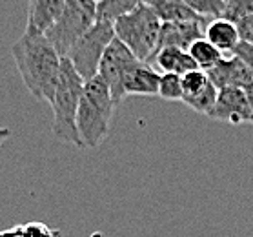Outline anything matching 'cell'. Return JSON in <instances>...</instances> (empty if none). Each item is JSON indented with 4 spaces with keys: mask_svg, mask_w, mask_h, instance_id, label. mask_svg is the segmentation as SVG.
<instances>
[{
    "mask_svg": "<svg viewBox=\"0 0 253 237\" xmlns=\"http://www.w3.org/2000/svg\"><path fill=\"white\" fill-rule=\"evenodd\" d=\"M11 55L28 92L39 100L51 102L62 57L46 35L24 31V35L11 46Z\"/></svg>",
    "mask_w": 253,
    "mask_h": 237,
    "instance_id": "obj_1",
    "label": "cell"
},
{
    "mask_svg": "<svg viewBox=\"0 0 253 237\" xmlns=\"http://www.w3.org/2000/svg\"><path fill=\"white\" fill-rule=\"evenodd\" d=\"M115 100L111 97L108 84L100 77H93L84 82L79 113L77 132L82 148H98L110 135L111 121L115 115Z\"/></svg>",
    "mask_w": 253,
    "mask_h": 237,
    "instance_id": "obj_2",
    "label": "cell"
},
{
    "mask_svg": "<svg viewBox=\"0 0 253 237\" xmlns=\"http://www.w3.org/2000/svg\"><path fill=\"white\" fill-rule=\"evenodd\" d=\"M84 79L75 71L68 58H62L58 82L51 98L53 108V135L64 144L82 148L81 137L77 132V113L81 104Z\"/></svg>",
    "mask_w": 253,
    "mask_h": 237,
    "instance_id": "obj_3",
    "label": "cell"
},
{
    "mask_svg": "<svg viewBox=\"0 0 253 237\" xmlns=\"http://www.w3.org/2000/svg\"><path fill=\"white\" fill-rule=\"evenodd\" d=\"M161 26V18L148 4H140L113 20L115 37L142 62H150L155 55Z\"/></svg>",
    "mask_w": 253,
    "mask_h": 237,
    "instance_id": "obj_4",
    "label": "cell"
},
{
    "mask_svg": "<svg viewBox=\"0 0 253 237\" xmlns=\"http://www.w3.org/2000/svg\"><path fill=\"white\" fill-rule=\"evenodd\" d=\"M97 0H66L58 18L44 33L62 58H66L73 44L97 22Z\"/></svg>",
    "mask_w": 253,
    "mask_h": 237,
    "instance_id": "obj_5",
    "label": "cell"
},
{
    "mask_svg": "<svg viewBox=\"0 0 253 237\" xmlns=\"http://www.w3.org/2000/svg\"><path fill=\"white\" fill-rule=\"evenodd\" d=\"M113 39H115L113 22L97 20L73 44L66 58L71 62V66L75 68V71L84 81H89V79L98 75V66H100L102 55Z\"/></svg>",
    "mask_w": 253,
    "mask_h": 237,
    "instance_id": "obj_6",
    "label": "cell"
},
{
    "mask_svg": "<svg viewBox=\"0 0 253 237\" xmlns=\"http://www.w3.org/2000/svg\"><path fill=\"white\" fill-rule=\"evenodd\" d=\"M135 62H138V58L117 37L104 51L100 66H98V77L108 84L115 104H121L126 98L122 93V81Z\"/></svg>",
    "mask_w": 253,
    "mask_h": 237,
    "instance_id": "obj_7",
    "label": "cell"
},
{
    "mask_svg": "<svg viewBox=\"0 0 253 237\" xmlns=\"http://www.w3.org/2000/svg\"><path fill=\"white\" fill-rule=\"evenodd\" d=\"M210 117L215 121L231 122V124L252 122V111H250L244 90H239V88L219 90V97Z\"/></svg>",
    "mask_w": 253,
    "mask_h": 237,
    "instance_id": "obj_8",
    "label": "cell"
},
{
    "mask_svg": "<svg viewBox=\"0 0 253 237\" xmlns=\"http://www.w3.org/2000/svg\"><path fill=\"white\" fill-rule=\"evenodd\" d=\"M208 79L217 90H226V88H239L246 90L253 82V75L250 73L244 62L235 55L224 57L217 66L206 71Z\"/></svg>",
    "mask_w": 253,
    "mask_h": 237,
    "instance_id": "obj_9",
    "label": "cell"
},
{
    "mask_svg": "<svg viewBox=\"0 0 253 237\" xmlns=\"http://www.w3.org/2000/svg\"><path fill=\"white\" fill-rule=\"evenodd\" d=\"M208 22L190 20V22H164L159 33L157 51L162 47H180L186 49L199 39H204V26ZM155 51V53H157Z\"/></svg>",
    "mask_w": 253,
    "mask_h": 237,
    "instance_id": "obj_10",
    "label": "cell"
},
{
    "mask_svg": "<svg viewBox=\"0 0 253 237\" xmlns=\"http://www.w3.org/2000/svg\"><path fill=\"white\" fill-rule=\"evenodd\" d=\"M161 73L150 62L138 60L129 68L122 81V93L127 95H142V97H155L159 92Z\"/></svg>",
    "mask_w": 253,
    "mask_h": 237,
    "instance_id": "obj_11",
    "label": "cell"
},
{
    "mask_svg": "<svg viewBox=\"0 0 253 237\" xmlns=\"http://www.w3.org/2000/svg\"><path fill=\"white\" fill-rule=\"evenodd\" d=\"M66 0H28V26L26 31L46 33L58 18Z\"/></svg>",
    "mask_w": 253,
    "mask_h": 237,
    "instance_id": "obj_12",
    "label": "cell"
},
{
    "mask_svg": "<svg viewBox=\"0 0 253 237\" xmlns=\"http://www.w3.org/2000/svg\"><path fill=\"white\" fill-rule=\"evenodd\" d=\"M150 64L159 73H175L178 77L186 75L188 71L199 70L190 53L180 47H162L153 55Z\"/></svg>",
    "mask_w": 253,
    "mask_h": 237,
    "instance_id": "obj_13",
    "label": "cell"
},
{
    "mask_svg": "<svg viewBox=\"0 0 253 237\" xmlns=\"http://www.w3.org/2000/svg\"><path fill=\"white\" fill-rule=\"evenodd\" d=\"M204 39L208 42H211L213 46L222 53H233V49L241 42L237 24L224 17L213 18V20H210L206 24V28H204Z\"/></svg>",
    "mask_w": 253,
    "mask_h": 237,
    "instance_id": "obj_14",
    "label": "cell"
},
{
    "mask_svg": "<svg viewBox=\"0 0 253 237\" xmlns=\"http://www.w3.org/2000/svg\"><path fill=\"white\" fill-rule=\"evenodd\" d=\"M146 4L155 11L161 22H190V20H202L199 15L186 6L184 0H146ZM206 22V20H202Z\"/></svg>",
    "mask_w": 253,
    "mask_h": 237,
    "instance_id": "obj_15",
    "label": "cell"
},
{
    "mask_svg": "<svg viewBox=\"0 0 253 237\" xmlns=\"http://www.w3.org/2000/svg\"><path fill=\"white\" fill-rule=\"evenodd\" d=\"M188 53H190V57L195 60L197 68L202 71H208L211 70L213 66H217V64L224 58V53L219 51L217 47L213 46L211 42H208L206 39H199L188 47Z\"/></svg>",
    "mask_w": 253,
    "mask_h": 237,
    "instance_id": "obj_16",
    "label": "cell"
},
{
    "mask_svg": "<svg viewBox=\"0 0 253 237\" xmlns=\"http://www.w3.org/2000/svg\"><path fill=\"white\" fill-rule=\"evenodd\" d=\"M140 4H146V0H100L97 6V20L113 22Z\"/></svg>",
    "mask_w": 253,
    "mask_h": 237,
    "instance_id": "obj_17",
    "label": "cell"
},
{
    "mask_svg": "<svg viewBox=\"0 0 253 237\" xmlns=\"http://www.w3.org/2000/svg\"><path fill=\"white\" fill-rule=\"evenodd\" d=\"M217 97H219V90L213 86L211 82H208V86L204 90H201L195 95H190V97H184L180 102H184L190 110L201 113V115H208L213 111L215 108V102H217Z\"/></svg>",
    "mask_w": 253,
    "mask_h": 237,
    "instance_id": "obj_18",
    "label": "cell"
},
{
    "mask_svg": "<svg viewBox=\"0 0 253 237\" xmlns=\"http://www.w3.org/2000/svg\"><path fill=\"white\" fill-rule=\"evenodd\" d=\"M184 2L191 11L206 22L213 18H220L226 9V0H184Z\"/></svg>",
    "mask_w": 253,
    "mask_h": 237,
    "instance_id": "obj_19",
    "label": "cell"
},
{
    "mask_svg": "<svg viewBox=\"0 0 253 237\" xmlns=\"http://www.w3.org/2000/svg\"><path fill=\"white\" fill-rule=\"evenodd\" d=\"M157 97L164 100H182V81L175 73H161Z\"/></svg>",
    "mask_w": 253,
    "mask_h": 237,
    "instance_id": "obj_20",
    "label": "cell"
},
{
    "mask_svg": "<svg viewBox=\"0 0 253 237\" xmlns=\"http://www.w3.org/2000/svg\"><path fill=\"white\" fill-rule=\"evenodd\" d=\"M180 81H182V98H184V97H190V95H195V93H199L201 90H204V88L208 86L210 79H208L206 71L193 70L180 77Z\"/></svg>",
    "mask_w": 253,
    "mask_h": 237,
    "instance_id": "obj_21",
    "label": "cell"
},
{
    "mask_svg": "<svg viewBox=\"0 0 253 237\" xmlns=\"http://www.w3.org/2000/svg\"><path fill=\"white\" fill-rule=\"evenodd\" d=\"M253 15V0H226V9L222 17L239 22L242 18Z\"/></svg>",
    "mask_w": 253,
    "mask_h": 237,
    "instance_id": "obj_22",
    "label": "cell"
},
{
    "mask_svg": "<svg viewBox=\"0 0 253 237\" xmlns=\"http://www.w3.org/2000/svg\"><path fill=\"white\" fill-rule=\"evenodd\" d=\"M20 228V237H62V232L57 228L47 226L41 221H31L26 225H18Z\"/></svg>",
    "mask_w": 253,
    "mask_h": 237,
    "instance_id": "obj_23",
    "label": "cell"
},
{
    "mask_svg": "<svg viewBox=\"0 0 253 237\" xmlns=\"http://www.w3.org/2000/svg\"><path fill=\"white\" fill-rule=\"evenodd\" d=\"M231 55H235L237 58H241L244 66H246L250 73L253 75V44H248V42H239V46L233 49Z\"/></svg>",
    "mask_w": 253,
    "mask_h": 237,
    "instance_id": "obj_24",
    "label": "cell"
},
{
    "mask_svg": "<svg viewBox=\"0 0 253 237\" xmlns=\"http://www.w3.org/2000/svg\"><path fill=\"white\" fill-rule=\"evenodd\" d=\"M237 24V29H239V37H241V42H248V44H253V15L242 18Z\"/></svg>",
    "mask_w": 253,
    "mask_h": 237,
    "instance_id": "obj_25",
    "label": "cell"
},
{
    "mask_svg": "<svg viewBox=\"0 0 253 237\" xmlns=\"http://www.w3.org/2000/svg\"><path fill=\"white\" fill-rule=\"evenodd\" d=\"M244 93H246L248 104H250V111H252V124H253V82L246 88V90H244Z\"/></svg>",
    "mask_w": 253,
    "mask_h": 237,
    "instance_id": "obj_26",
    "label": "cell"
},
{
    "mask_svg": "<svg viewBox=\"0 0 253 237\" xmlns=\"http://www.w3.org/2000/svg\"><path fill=\"white\" fill-rule=\"evenodd\" d=\"M0 237H20V228H18V226H13V228L2 230L0 232Z\"/></svg>",
    "mask_w": 253,
    "mask_h": 237,
    "instance_id": "obj_27",
    "label": "cell"
},
{
    "mask_svg": "<svg viewBox=\"0 0 253 237\" xmlns=\"http://www.w3.org/2000/svg\"><path fill=\"white\" fill-rule=\"evenodd\" d=\"M11 135H13V133H11V130H9V128H0V146L4 144V142L11 137Z\"/></svg>",
    "mask_w": 253,
    "mask_h": 237,
    "instance_id": "obj_28",
    "label": "cell"
},
{
    "mask_svg": "<svg viewBox=\"0 0 253 237\" xmlns=\"http://www.w3.org/2000/svg\"><path fill=\"white\" fill-rule=\"evenodd\" d=\"M97 2H100V0H97Z\"/></svg>",
    "mask_w": 253,
    "mask_h": 237,
    "instance_id": "obj_29",
    "label": "cell"
}]
</instances>
